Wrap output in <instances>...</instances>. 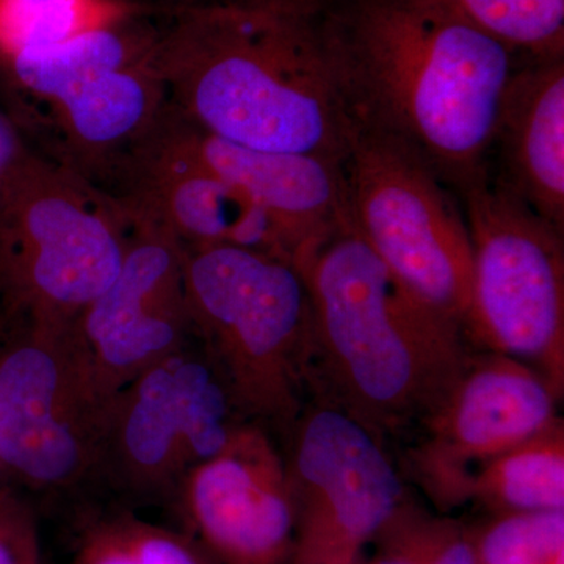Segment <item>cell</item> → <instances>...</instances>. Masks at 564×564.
Returning a JSON list of instances; mask_svg holds the SVG:
<instances>
[{"mask_svg":"<svg viewBox=\"0 0 564 564\" xmlns=\"http://www.w3.org/2000/svg\"><path fill=\"white\" fill-rule=\"evenodd\" d=\"M185 532L217 564H289L299 508L272 433L248 423L220 454L193 467L174 494Z\"/></svg>","mask_w":564,"mask_h":564,"instance_id":"4fadbf2b","label":"cell"},{"mask_svg":"<svg viewBox=\"0 0 564 564\" xmlns=\"http://www.w3.org/2000/svg\"><path fill=\"white\" fill-rule=\"evenodd\" d=\"M3 325L0 480L52 497L96 486L109 404L96 392L74 323Z\"/></svg>","mask_w":564,"mask_h":564,"instance_id":"8992f818","label":"cell"},{"mask_svg":"<svg viewBox=\"0 0 564 564\" xmlns=\"http://www.w3.org/2000/svg\"><path fill=\"white\" fill-rule=\"evenodd\" d=\"M289 440L285 464L299 508L293 554L361 558L410 502L383 440L325 400L304 406Z\"/></svg>","mask_w":564,"mask_h":564,"instance_id":"30bf717a","label":"cell"},{"mask_svg":"<svg viewBox=\"0 0 564 564\" xmlns=\"http://www.w3.org/2000/svg\"><path fill=\"white\" fill-rule=\"evenodd\" d=\"M163 122L196 161L262 207L299 243L300 252L351 226L343 163L218 139L182 120L170 106Z\"/></svg>","mask_w":564,"mask_h":564,"instance_id":"2e32d148","label":"cell"},{"mask_svg":"<svg viewBox=\"0 0 564 564\" xmlns=\"http://www.w3.org/2000/svg\"><path fill=\"white\" fill-rule=\"evenodd\" d=\"M132 228L124 199L33 151L0 193L3 321H79L120 272Z\"/></svg>","mask_w":564,"mask_h":564,"instance_id":"5b68a950","label":"cell"},{"mask_svg":"<svg viewBox=\"0 0 564 564\" xmlns=\"http://www.w3.org/2000/svg\"><path fill=\"white\" fill-rule=\"evenodd\" d=\"M329 0H184L152 65L170 107L218 139L344 162L355 132L329 51Z\"/></svg>","mask_w":564,"mask_h":564,"instance_id":"6da1fadb","label":"cell"},{"mask_svg":"<svg viewBox=\"0 0 564 564\" xmlns=\"http://www.w3.org/2000/svg\"><path fill=\"white\" fill-rule=\"evenodd\" d=\"M129 2L152 11H165L180 6L184 0H129Z\"/></svg>","mask_w":564,"mask_h":564,"instance_id":"83f0119b","label":"cell"},{"mask_svg":"<svg viewBox=\"0 0 564 564\" xmlns=\"http://www.w3.org/2000/svg\"><path fill=\"white\" fill-rule=\"evenodd\" d=\"M3 484H2V480H0V488H2Z\"/></svg>","mask_w":564,"mask_h":564,"instance_id":"f546056e","label":"cell"},{"mask_svg":"<svg viewBox=\"0 0 564 564\" xmlns=\"http://www.w3.org/2000/svg\"><path fill=\"white\" fill-rule=\"evenodd\" d=\"M169 106L151 55L74 88L47 107L29 132L43 140L46 150L40 154L111 191Z\"/></svg>","mask_w":564,"mask_h":564,"instance_id":"9a60e30c","label":"cell"},{"mask_svg":"<svg viewBox=\"0 0 564 564\" xmlns=\"http://www.w3.org/2000/svg\"><path fill=\"white\" fill-rule=\"evenodd\" d=\"M554 564H564V554L560 555L558 558L555 560Z\"/></svg>","mask_w":564,"mask_h":564,"instance_id":"f1b7e54d","label":"cell"},{"mask_svg":"<svg viewBox=\"0 0 564 564\" xmlns=\"http://www.w3.org/2000/svg\"><path fill=\"white\" fill-rule=\"evenodd\" d=\"M562 395L532 367L474 351L452 391L422 423L408 469L441 511L470 502L475 477L497 456L560 417Z\"/></svg>","mask_w":564,"mask_h":564,"instance_id":"8fae6325","label":"cell"},{"mask_svg":"<svg viewBox=\"0 0 564 564\" xmlns=\"http://www.w3.org/2000/svg\"><path fill=\"white\" fill-rule=\"evenodd\" d=\"M470 500L494 514L564 510L562 417L486 464L475 477Z\"/></svg>","mask_w":564,"mask_h":564,"instance_id":"d6986e66","label":"cell"},{"mask_svg":"<svg viewBox=\"0 0 564 564\" xmlns=\"http://www.w3.org/2000/svg\"><path fill=\"white\" fill-rule=\"evenodd\" d=\"M328 36L355 128L402 141L459 196L489 181L514 52L440 0H329Z\"/></svg>","mask_w":564,"mask_h":564,"instance_id":"7a4b0ae2","label":"cell"},{"mask_svg":"<svg viewBox=\"0 0 564 564\" xmlns=\"http://www.w3.org/2000/svg\"><path fill=\"white\" fill-rule=\"evenodd\" d=\"M0 564H44L35 511L9 486L0 488Z\"/></svg>","mask_w":564,"mask_h":564,"instance_id":"d4e9b609","label":"cell"},{"mask_svg":"<svg viewBox=\"0 0 564 564\" xmlns=\"http://www.w3.org/2000/svg\"><path fill=\"white\" fill-rule=\"evenodd\" d=\"M163 118L110 192L161 221L185 248L239 247L295 261L299 243L242 191L185 151Z\"/></svg>","mask_w":564,"mask_h":564,"instance_id":"5bb4252c","label":"cell"},{"mask_svg":"<svg viewBox=\"0 0 564 564\" xmlns=\"http://www.w3.org/2000/svg\"><path fill=\"white\" fill-rule=\"evenodd\" d=\"M248 423L220 370L192 337L111 400L96 486L133 502L172 503L193 467L220 454Z\"/></svg>","mask_w":564,"mask_h":564,"instance_id":"9c48e42d","label":"cell"},{"mask_svg":"<svg viewBox=\"0 0 564 564\" xmlns=\"http://www.w3.org/2000/svg\"><path fill=\"white\" fill-rule=\"evenodd\" d=\"M473 530L478 564H554L564 554V510L497 513Z\"/></svg>","mask_w":564,"mask_h":564,"instance_id":"cb8c5ba5","label":"cell"},{"mask_svg":"<svg viewBox=\"0 0 564 564\" xmlns=\"http://www.w3.org/2000/svg\"><path fill=\"white\" fill-rule=\"evenodd\" d=\"M289 564H366V558H315V556H306L293 554Z\"/></svg>","mask_w":564,"mask_h":564,"instance_id":"4316f807","label":"cell"},{"mask_svg":"<svg viewBox=\"0 0 564 564\" xmlns=\"http://www.w3.org/2000/svg\"><path fill=\"white\" fill-rule=\"evenodd\" d=\"M139 11L129 0H0V63L58 46Z\"/></svg>","mask_w":564,"mask_h":564,"instance_id":"ffe728a7","label":"cell"},{"mask_svg":"<svg viewBox=\"0 0 564 564\" xmlns=\"http://www.w3.org/2000/svg\"><path fill=\"white\" fill-rule=\"evenodd\" d=\"M492 161L489 181L564 232V58L514 69L497 115Z\"/></svg>","mask_w":564,"mask_h":564,"instance_id":"e0dca14e","label":"cell"},{"mask_svg":"<svg viewBox=\"0 0 564 564\" xmlns=\"http://www.w3.org/2000/svg\"><path fill=\"white\" fill-rule=\"evenodd\" d=\"M313 315L311 392L383 440L421 426L475 351L397 280L351 226L295 259Z\"/></svg>","mask_w":564,"mask_h":564,"instance_id":"3957f363","label":"cell"},{"mask_svg":"<svg viewBox=\"0 0 564 564\" xmlns=\"http://www.w3.org/2000/svg\"><path fill=\"white\" fill-rule=\"evenodd\" d=\"M33 151L17 122L0 107V193L21 172Z\"/></svg>","mask_w":564,"mask_h":564,"instance_id":"484cf974","label":"cell"},{"mask_svg":"<svg viewBox=\"0 0 564 564\" xmlns=\"http://www.w3.org/2000/svg\"><path fill=\"white\" fill-rule=\"evenodd\" d=\"M162 11H139L50 47L0 63V87L11 120L28 135L41 113L85 82L147 61L154 52Z\"/></svg>","mask_w":564,"mask_h":564,"instance_id":"ac0fdd59","label":"cell"},{"mask_svg":"<svg viewBox=\"0 0 564 564\" xmlns=\"http://www.w3.org/2000/svg\"><path fill=\"white\" fill-rule=\"evenodd\" d=\"M516 55L564 58V0H440Z\"/></svg>","mask_w":564,"mask_h":564,"instance_id":"7402d4cb","label":"cell"},{"mask_svg":"<svg viewBox=\"0 0 564 564\" xmlns=\"http://www.w3.org/2000/svg\"><path fill=\"white\" fill-rule=\"evenodd\" d=\"M366 564H478L473 527L404 503L372 541Z\"/></svg>","mask_w":564,"mask_h":564,"instance_id":"603a6c76","label":"cell"},{"mask_svg":"<svg viewBox=\"0 0 564 564\" xmlns=\"http://www.w3.org/2000/svg\"><path fill=\"white\" fill-rule=\"evenodd\" d=\"M192 334L245 417L292 432L313 373V315L299 267L239 247L185 248Z\"/></svg>","mask_w":564,"mask_h":564,"instance_id":"277c9868","label":"cell"},{"mask_svg":"<svg viewBox=\"0 0 564 564\" xmlns=\"http://www.w3.org/2000/svg\"><path fill=\"white\" fill-rule=\"evenodd\" d=\"M129 206L133 228L120 272L74 323L93 384L107 404L193 337L185 247L161 221Z\"/></svg>","mask_w":564,"mask_h":564,"instance_id":"7c38bea8","label":"cell"},{"mask_svg":"<svg viewBox=\"0 0 564 564\" xmlns=\"http://www.w3.org/2000/svg\"><path fill=\"white\" fill-rule=\"evenodd\" d=\"M70 564H217L191 533L152 524L129 510L85 529Z\"/></svg>","mask_w":564,"mask_h":564,"instance_id":"44dd1931","label":"cell"},{"mask_svg":"<svg viewBox=\"0 0 564 564\" xmlns=\"http://www.w3.org/2000/svg\"><path fill=\"white\" fill-rule=\"evenodd\" d=\"M343 170L352 231L408 291L463 329L473 243L451 188L417 152L369 129L355 128Z\"/></svg>","mask_w":564,"mask_h":564,"instance_id":"52a82bcc","label":"cell"},{"mask_svg":"<svg viewBox=\"0 0 564 564\" xmlns=\"http://www.w3.org/2000/svg\"><path fill=\"white\" fill-rule=\"evenodd\" d=\"M473 282L463 332L564 391V232L491 181L464 193Z\"/></svg>","mask_w":564,"mask_h":564,"instance_id":"ba28073f","label":"cell"}]
</instances>
